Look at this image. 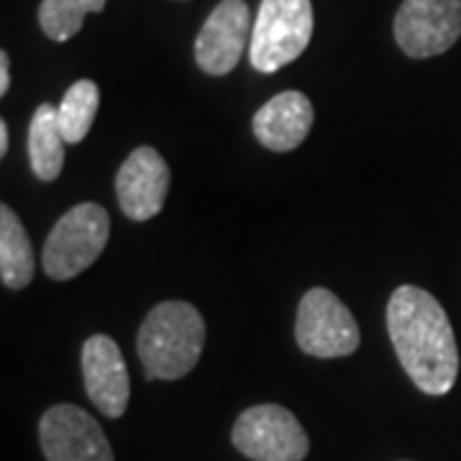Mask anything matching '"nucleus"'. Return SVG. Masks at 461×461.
I'll return each mask as SVG.
<instances>
[{
  "label": "nucleus",
  "instance_id": "obj_16",
  "mask_svg": "<svg viewBox=\"0 0 461 461\" xmlns=\"http://www.w3.org/2000/svg\"><path fill=\"white\" fill-rule=\"evenodd\" d=\"M108 0H41L39 26L51 41H67L83 29L87 14H100Z\"/></svg>",
  "mask_w": 461,
  "mask_h": 461
},
{
  "label": "nucleus",
  "instance_id": "obj_15",
  "mask_svg": "<svg viewBox=\"0 0 461 461\" xmlns=\"http://www.w3.org/2000/svg\"><path fill=\"white\" fill-rule=\"evenodd\" d=\"M100 90L93 80H77L65 93L62 103L57 105L59 129L67 144H80L87 131L93 129V121L98 113Z\"/></svg>",
  "mask_w": 461,
  "mask_h": 461
},
{
  "label": "nucleus",
  "instance_id": "obj_12",
  "mask_svg": "<svg viewBox=\"0 0 461 461\" xmlns=\"http://www.w3.org/2000/svg\"><path fill=\"white\" fill-rule=\"evenodd\" d=\"M313 126V105L308 95L297 90H285L267 100L254 115V133L262 147L272 151L297 149Z\"/></svg>",
  "mask_w": 461,
  "mask_h": 461
},
{
  "label": "nucleus",
  "instance_id": "obj_8",
  "mask_svg": "<svg viewBox=\"0 0 461 461\" xmlns=\"http://www.w3.org/2000/svg\"><path fill=\"white\" fill-rule=\"evenodd\" d=\"M39 444L47 461H115L98 420L77 405H54L44 412Z\"/></svg>",
  "mask_w": 461,
  "mask_h": 461
},
{
  "label": "nucleus",
  "instance_id": "obj_10",
  "mask_svg": "<svg viewBox=\"0 0 461 461\" xmlns=\"http://www.w3.org/2000/svg\"><path fill=\"white\" fill-rule=\"evenodd\" d=\"M167 193L169 167L165 157L151 147L133 149L115 177V195L123 215L144 223L165 208Z\"/></svg>",
  "mask_w": 461,
  "mask_h": 461
},
{
  "label": "nucleus",
  "instance_id": "obj_5",
  "mask_svg": "<svg viewBox=\"0 0 461 461\" xmlns=\"http://www.w3.org/2000/svg\"><path fill=\"white\" fill-rule=\"evenodd\" d=\"M295 339L297 346L311 357L339 359L359 348L362 333L357 318L339 297L326 287H313L300 300Z\"/></svg>",
  "mask_w": 461,
  "mask_h": 461
},
{
  "label": "nucleus",
  "instance_id": "obj_1",
  "mask_svg": "<svg viewBox=\"0 0 461 461\" xmlns=\"http://www.w3.org/2000/svg\"><path fill=\"white\" fill-rule=\"evenodd\" d=\"M387 333L402 369L420 393H451L459 377V348L451 321L436 297L415 285H400L387 303Z\"/></svg>",
  "mask_w": 461,
  "mask_h": 461
},
{
  "label": "nucleus",
  "instance_id": "obj_2",
  "mask_svg": "<svg viewBox=\"0 0 461 461\" xmlns=\"http://www.w3.org/2000/svg\"><path fill=\"white\" fill-rule=\"evenodd\" d=\"M205 321L195 305L167 300L154 305L139 329V359L149 379H180L200 362Z\"/></svg>",
  "mask_w": 461,
  "mask_h": 461
},
{
  "label": "nucleus",
  "instance_id": "obj_14",
  "mask_svg": "<svg viewBox=\"0 0 461 461\" xmlns=\"http://www.w3.org/2000/svg\"><path fill=\"white\" fill-rule=\"evenodd\" d=\"M0 277L11 290H21L33 280V249L11 205L0 208Z\"/></svg>",
  "mask_w": 461,
  "mask_h": 461
},
{
  "label": "nucleus",
  "instance_id": "obj_9",
  "mask_svg": "<svg viewBox=\"0 0 461 461\" xmlns=\"http://www.w3.org/2000/svg\"><path fill=\"white\" fill-rule=\"evenodd\" d=\"M251 11L244 0H221L203 23L195 39V62L213 77L236 69L241 54L251 44Z\"/></svg>",
  "mask_w": 461,
  "mask_h": 461
},
{
  "label": "nucleus",
  "instance_id": "obj_3",
  "mask_svg": "<svg viewBox=\"0 0 461 461\" xmlns=\"http://www.w3.org/2000/svg\"><path fill=\"white\" fill-rule=\"evenodd\" d=\"M313 36L311 0H262L254 21L249 59L262 75L295 62Z\"/></svg>",
  "mask_w": 461,
  "mask_h": 461
},
{
  "label": "nucleus",
  "instance_id": "obj_4",
  "mask_svg": "<svg viewBox=\"0 0 461 461\" xmlns=\"http://www.w3.org/2000/svg\"><path fill=\"white\" fill-rule=\"evenodd\" d=\"M111 236V215L98 203L69 208L47 236L41 264L51 280L77 277L103 254Z\"/></svg>",
  "mask_w": 461,
  "mask_h": 461
},
{
  "label": "nucleus",
  "instance_id": "obj_7",
  "mask_svg": "<svg viewBox=\"0 0 461 461\" xmlns=\"http://www.w3.org/2000/svg\"><path fill=\"white\" fill-rule=\"evenodd\" d=\"M461 39V0H405L395 16V41L412 59L444 54Z\"/></svg>",
  "mask_w": 461,
  "mask_h": 461
},
{
  "label": "nucleus",
  "instance_id": "obj_18",
  "mask_svg": "<svg viewBox=\"0 0 461 461\" xmlns=\"http://www.w3.org/2000/svg\"><path fill=\"white\" fill-rule=\"evenodd\" d=\"M5 151H8V123L0 121V154L5 157Z\"/></svg>",
  "mask_w": 461,
  "mask_h": 461
},
{
  "label": "nucleus",
  "instance_id": "obj_17",
  "mask_svg": "<svg viewBox=\"0 0 461 461\" xmlns=\"http://www.w3.org/2000/svg\"><path fill=\"white\" fill-rule=\"evenodd\" d=\"M11 87V59L5 51H0V95H5Z\"/></svg>",
  "mask_w": 461,
  "mask_h": 461
},
{
  "label": "nucleus",
  "instance_id": "obj_6",
  "mask_svg": "<svg viewBox=\"0 0 461 461\" xmlns=\"http://www.w3.org/2000/svg\"><path fill=\"white\" fill-rule=\"evenodd\" d=\"M230 441L251 461H303L311 451L308 433L282 405H254L241 412Z\"/></svg>",
  "mask_w": 461,
  "mask_h": 461
},
{
  "label": "nucleus",
  "instance_id": "obj_11",
  "mask_svg": "<svg viewBox=\"0 0 461 461\" xmlns=\"http://www.w3.org/2000/svg\"><path fill=\"white\" fill-rule=\"evenodd\" d=\"M85 393L90 402L108 418H121L129 408L131 379L121 346L111 336H90L83 346Z\"/></svg>",
  "mask_w": 461,
  "mask_h": 461
},
{
  "label": "nucleus",
  "instance_id": "obj_13",
  "mask_svg": "<svg viewBox=\"0 0 461 461\" xmlns=\"http://www.w3.org/2000/svg\"><path fill=\"white\" fill-rule=\"evenodd\" d=\"M65 144L57 108L51 103H41L33 111L29 126V162L39 180L54 182L59 177L65 167Z\"/></svg>",
  "mask_w": 461,
  "mask_h": 461
}]
</instances>
